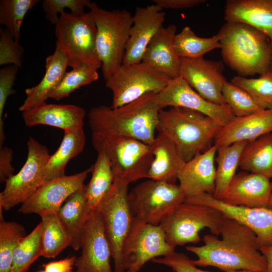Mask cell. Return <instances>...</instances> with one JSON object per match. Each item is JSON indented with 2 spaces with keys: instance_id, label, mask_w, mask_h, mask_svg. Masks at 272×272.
Segmentation results:
<instances>
[{
  "instance_id": "6da1fadb",
  "label": "cell",
  "mask_w": 272,
  "mask_h": 272,
  "mask_svg": "<svg viewBox=\"0 0 272 272\" xmlns=\"http://www.w3.org/2000/svg\"><path fill=\"white\" fill-rule=\"evenodd\" d=\"M221 239L213 234L203 237L202 246H187L197 256L196 266L216 267L225 272H265V258L259 250L254 232L247 226L225 216L220 229Z\"/></svg>"
},
{
  "instance_id": "7a4b0ae2",
  "label": "cell",
  "mask_w": 272,
  "mask_h": 272,
  "mask_svg": "<svg viewBox=\"0 0 272 272\" xmlns=\"http://www.w3.org/2000/svg\"><path fill=\"white\" fill-rule=\"evenodd\" d=\"M161 108L158 93H150L119 107L100 105L88 114L92 133L123 136L151 146Z\"/></svg>"
},
{
  "instance_id": "3957f363",
  "label": "cell",
  "mask_w": 272,
  "mask_h": 272,
  "mask_svg": "<svg viewBox=\"0 0 272 272\" xmlns=\"http://www.w3.org/2000/svg\"><path fill=\"white\" fill-rule=\"evenodd\" d=\"M218 32L223 59L238 76L261 75L270 70L272 41L265 34L240 22H226Z\"/></svg>"
},
{
  "instance_id": "277c9868",
  "label": "cell",
  "mask_w": 272,
  "mask_h": 272,
  "mask_svg": "<svg viewBox=\"0 0 272 272\" xmlns=\"http://www.w3.org/2000/svg\"><path fill=\"white\" fill-rule=\"evenodd\" d=\"M223 126L198 111L173 107L160 110L157 130L172 141L187 162L213 146Z\"/></svg>"
},
{
  "instance_id": "5b68a950",
  "label": "cell",
  "mask_w": 272,
  "mask_h": 272,
  "mask_svg": "<svg viewBox=\"0 0 272 272\" xmlns=\"http://www.w3.org/2000/svg\"><path fill=\"white\" fill-rule=\"evenodd\" d=\"M97 27L96 49L105 80L122 64L132 25L126 10L108 11L90 2L88 6Z\"/></svg>"
},
{
  "instance_id": "8992f818",
  "label": "cell",
  "mask_w": 272,
  "mask_h": 272,
  "mask_svg": "<svg viewBox=\"0 0 272 272\" xmlns=\"http://www.w3.org/2000/svg\"><path fill=\"white\" fill-rule=\"evenodd\" d=\"M92 145L97 153L109 159L114 179L128 184L147 178L153 159L151 146L123 136L92 133Z\"/></svg>"
},
{
  "instance_id": "52a82bcc",
  "label": "cell",
  "mask_w": 272,
  "mask_h": 272,
  "mask_svg": "<svg viewBox=\"0 0 272 272\" xmlns=\"http://www.w3.org/2000/svg\"><path fill=\"white\" fill-rule=\"evenodd\" d=\"M55 35L56 46L66 56L69 66L101 67L96 49L97 27L91 12L82 15L61 12L55 24Z\"/></svg>"
},
{
  "instance_id": "ba28073f",
  "label": "cell",
  "mask_w": 272,
  "mask_h": 272,
  "mask_svg": "<svg viewBox=\"0 0 272 272\" xmlns=\"http://www.w3.org/2000/svg\"><path fill=\"white\" fill-rule=\"evenodd\" d=\"M225 215L218 209L204 205L184 201L161 222L167 241L171 245L198 243L199 232L205 228L212 234L220 235Z\"/></svg>"
},
{
  "instance_id": "9c48e42d",
  "label": "cell",
  "mask_w": 272,
  "mask_h": 272,
  "mask_svg": "<svg viewBox=\"0 0 272 272\" xmlns=\"http://www.w3.org/2000/svg\"><path fill=\"white\" fill-rule=\"evenodd\" d=\"M128 185L114 179L111 188L95 209L101 215L111 246L113 272L126 271L122 260V248L133 219L128 201Z\"/></svg>"
},
{
  "instance_id": "30bf717a",
  "label": "cell",
  "mask_w": 272,
  "mask_h": 272,
  "mask_svg": "<svg viewBox=\"0 0 272 272\" xmlns=\"http://www.w3.org/2000/svg\"><path fill=\"white\" fill-rule=\"evenodd\" d=\"M185 198L179 185L149 179L136 185L128 194L133 218L155 225H160Z\"/></svg>"
},
{
  "instance_id": "8fae6325",
  "label": "cell",
  "mask_w": 272,
  "mask_h": 272,
  "mask_svg": "<svg viewBox=\"0 0 272 272\" xmlns=\"http://www.w3.org/2000/svg\"><path fill=\"white\" fill-rule=\"evenodd\" d=\"M171 79L141 61L122 64L106 81L112 93L111 107H119L150 93H158Z\"/></svg>"
},
{
  "instance_id": "7c38bea8",
  "label": "cell",
  "mask_w": 272,
  "mask_h": 272,
  "mask_svg": "<svg viewBox=\"0 0 272 272\" xmlns=\"http://www.w3.org/2000/svg\"><path fill=\"white\" fill-rule=\"evenodd\" d=\"M27 159L20 170L5 181L0 207L8 211L27 201L44 183L50 155L47 148L32 137L27 142Z\"/></svg>"
},
{
  "instance_id": "4fadbf2b",
  "label": "cell",
  "mask_w": 272,
  "mask_h": 272,
  "mask_svg": "<svg viewBox=\"0 0 272 272\" xmlns=\"http://www.w3.org/2000/svg\"><path fill=\"white\" fill-rule=\"evenodd\" d=\"M175 249L167 241L160 225L133 218L122 248V263L126 271L138 272L148 261L168 255L175 251Z\"/></svg>"
},
{
  "instance_id": "5bb4252c",
  "label": "cell",
  "mask_w": 272,
  "mask_h": 272,
  "mask_svg": "<svg viewBox=\"0 0 272 272\" xmlns=\"http://www.w3.org/2000/svg\"><path fill=\"white\" fill-rule=\"evenodd\" d=\"M81 253L77 257L76 272H113L112 251L101 215L97 210L90 213L82 236Z\"/></svg>"
},
{
  "instance_id": "9a60e30c",
  "label": "cell",
  "mask_w": 272,
  "mask_h": 272,
  "mask_svg": "<svg viewBox=\"0 0 272 272\" xmlns=\"http://www.w3.org/2000/svg\"><path fill=\"white\" fill-rule=\"evenodd\" d=\"M184 201L215 208L226 217L247 226L255 234L260 251L272 246V209L232 206L207 193L187 197Z\"/></svg>"
},
{
  "instance_id": "2e32d148",
  "label": "cell",
  "mask_w": 272,
  "mask_h": 272,
  "mask_svg": "<svg viewBox=\"0 0 272 272\" xmlns=\"http://www.w3.org/2000/svg\"><path fill=\"white\" fill-rule=\"evenodd\" d=\"M92 165L87 169L71 175L44 182L24 203L18 212L22 214H36L40 216L57 213L66 199L84 185Z\"/></svg>"
},
{
  "instance_id": "e0dca14e",
  "label": "cell",
  "mask_w": 272,
  "mask_h": 272,
  "mask_svg": "<svg viewBox=\"0 0 272 272\" xmlns=\"http://www.w3.org/2000/svg\"><path fill=\"white\" fill-rule=\"evenodd\" d=\"M222 61L199 58H180L181 76L206 100L219 105L226 104L222 91L227 81Z\"/></svg>"
},
{
  "instance_id": "ac0fdd59",
  "label": "cell",
  "mask_w": 272,
  "mask_h": 272,
  "mask_svg": "<svg viewBox=\"0 0 272 272\" xmlns=\"http://www.w3.org/2000/svg\"><path fill=\"white\" fill-rule=\"evenodd\" d=\"M158 97L162 109L167 107H179L197 111L223 126L235 117L227 104H217L206 100L180 76L171 79L158 93Z\"/></svg>"
},
{
  "instance_id": "d6986e66",
  "label": "cell",
  "mask_w": 272,
  "mask_h": 272,
  "mask_svg": "<svg viewBox=\"0 0 272 272\" xmlns=\"http://www.w3.org/2000/svg\"><path fill=\"white\" fill-rule=\"evenodd\" d=\"M156 4L137 7L132 16V25L126 45L122 64L142 61L149 44L163 27L165 13Z\"/></svg>"
},
{
  "instance_id": "ffe728a7",
  "label": "cell",
  "mask_w": 272,
  "mask_h": 272,
  "mask_svg": "<svg viewBox=\"0 0 272 272\" xmlns=\"http://www.w3.org/2000/svg\"><path fill=\"white\" fill-rule=\"evenodd\" d=\"M269 178L247 171L236 174L221 200L235 206L268 208L271 194Z\"/></svg>"
},
{
  "instance_id": "44dd1931",
  "label": "cell",
  "mask_w": 272,
  "mask_h": 272,
  "mask_svg": "<svg viewBox=\"0 0 272 272\" xmlns=\"http://www.w3.org/2000/svg\"><path fill=\"white\" fill-rule=\"evenodd\" d=\"M217 148L214 144L206 152L185 162L181 168L177 180L185 197L204 193L213 195L215 189V160Z\"/></svg>"
},
{
  "instance_id": "7402d4cb",
  "label": "cell",
  "mask_w": 272,
  "mask_h": 272,
  "mask_svg": "<svg viewBox=\"0 0 272 272\" xmlns=\"http://www.w3.org/2000/svg\"><path fill=\"white\" fill-rule=\"evenodd\" d=\"M272 132V109H263L253 114L234 117L223 126L214 145L217 147L237 142L253 141Z\"/></svg>"
},
{
  "instance_id": "603a6c76",
  "label": "cell",
  "mask_w": 272,
  "mask_h": 272,
  "mask_svg": "<svg viewBox=\"0 0 272 272\" xmlns=\"http://www.w3.org/2000/svg\"><path fill=\"white\" fill-rule=\"evenodd\" d=\"M176 26H164L147 46L142 61L170 79L179 76L180 58L174 46Z\"/></svg>"
},
{
  "instance_id": "cb8c5ba5",
  "label": "cell",
  "mask_w": 272,
  "mask_h": 272,
  "mask_svg": "<svg viewBox=\"0 0 272 272\" xmlns=\"http://www.w3.org/2000/svg\"><path fill=\"white\" fill-rule=\"evenodd\" d=\"M85 110L72 104H54L46 102L22 112L25 125L29 127L46 125L65 131L84 127Z\"/></svg>"
},
{
  "instance_id": "d4e9b609",
  "label": "cell",
  "mask_w": 272,
  "mask_h": 272,
  "mask_svg": "<svg viewBox=\"0 0 272 272\" xmlns=\"http://www.w3.org/2000/svg\"><path fill=\"white\" fill-rule=\"evenodd\" d=\"M224 16L226 22L247 24L272 41V0H228Z\"/></svg>"
},
{
  "instance_id": "484cf974",
  "label": "cell",
  "mask_w": 272,
  "mask_h": 272,
  "mask_svg": "<svg viewBox=\"0 0 272 272\" xmlns=\"http://www.w3.org/2000/svg\"><path fill=\"white\" fill-rule=\"evenodd\" d=\"M68 66L66 56L56 46L53 53L45 59L43 77L37 85L25 90L26 97L19 110L23 112L45 103L61 82Z\"/></svg>"
},
{
  "instance_id": "4316f807",
  "label": "cell",
  "mask_w": 272,
  "mask_h": 272,
  "mask_svg": "<svg viewBox=\"0 0 272 272\" xmlns=\"http://www.w3.org/2000/svg\"><path fill=\"white\" fill-rule=\"evenodd\" d=\"M151 148L153 159L147 178L175 184L185 163L176 147L166 134L159 132Z\"/></svg>"
},
{
  "instance_id": "83f0119b",
  "label": "cell",
  "mask_w": 272,
  "mask_h": 272,
  "mask_svg": "<svg viewBox=\"0 0 272 272\" xmlns=\"http://www.w3.org/2000/svg\"><path fill=\"white\" fill-rule=\"evenodd\" d=\"M90 212L85 184L71 194L57 212L70 236V246L75 251L81 248L82 236Z\"/></svg>"
},
{
  "instance_id": "f1b7e54d",
  "label": "cell",
  "mask_w": 272,
  "mask_h": 272,
  "mask_svg": "<svg viewBox=\"0 0 272 272\" xmlns=\"http://www.w3.org/2000/svg\"><path fill=\"white\" fill-rule=\"evenodd\" d=\"M85 142L84 127L64 131L59 147L48 159L44 182L65 176L67 163L83 151Z\"/></svg>"
},
{
  "instance_id": "f546056e",
  "label": "cell",
  "mask_w": 272,
  "mask_h": 272,
  "mask_svg": "<svg viewBox=\"0 0 272 272\" xmlns=\"http://www.w3.org/2000/svg\"><path fill=\"white\" fill-rule=\"evenodd\" d=\"M239 166L245 171L272 178V132L247 143Z\"/></svg>"
},
{
  "instance_id": "4dcf8cb0",
  "label": "cell",
  "mask_w": 272,
  "mask_h": 272,
  "mask_svg": "<svg viewBox=\"0 0 272 272\" xmlns=\"http://www.w3.org/2000/svg\"><path fill=\"white\" fill-rule=\"evenodd\" d=\"M248 142H237L217 147L215 189L213 196L222 200L239 165L243 150Z\"/></svg>"
},
{
  "instance_id": "1f68e13d",
  "label": "cell",
  "mask_w": 272,
  "mask_h": 272,
  "mask_svg": "<svg viewBox=\"0 0 272 272\" xmlns=\"http://www.w3.org/2000/svg\"><path fill=\"white\" fill-rule=\"evenodd\" d=\"M41 221V256L54 258L70 246V236L60 221L57 213L42 215Z\"/></svg>"
},
{
  "instance_id": "d6a6232c",
  "label": "cell",
  "mask_w": 272,
  "mask_h": 272,
  "mask_svg": "<svg viewBox=\"0 0 272 272\" xmlns=\"http://www.w3.org/2000/svg\"><path fill=\"white\" fill-rule=\"evenodd\" d=\"M97 153L96 160L92 165L91 179L86 185V197L90 211L95 210L110 190L114 181L109 159L104 153Z\"/></svg>"
},
{
  "instance_id": "836d02e7",
  "label": "cell",
  "mask_w": 272,
  "mask_h": 272,
  "mask_svg": "<svg viewBox=\"0 0 272 272\" xmlns=\"http://www.w3.org/2000/svg\"><path fill=\"white\" fill-rule=\"evenodd\" d=\"M220 39L219 32L211 37H200L186 26L176 34L174 46L180 58H199L215 49L220 48Z\"/></svg>"
},
{
  "instance_id": "e575fe53",
  "label": "cell",
  "mask_w": 272,
  "mask_h": 272,
  "mask_svg": "<svg viewBox=\"0 0 272 272\" xmlns=\"http://www.w3.org/2000/svg\"><path fill=\"white\" fill-rule=\"evenodd\" d=\"M42 251L41 226L39 223L16 248L10 272H27Z\"/></svg>"
},
{
  "instance_id": "d590c367",
  "label": "cell",
  "mask_w": 272,
  "mask_h": 272,
  "mask_svg": "<svg viewBox=\"0 0 272 272\" xmlns=\"http://www.w3.org/2000/svg\"><path fill=\"white\" fill-rule=\"evenodd\" d=\"M38 0H1L0 24L6 26L15 40L19 42L21 28L27 13Z\"/></svg>"
},
{
  "instance_id": "8d00e7d4",
  "label": "cell",
  "mask_w": 272,
  "mask_h": 272,
  "mask_svg": "<svg viewBox=\"0 0 272 272\" xmlns=\"http://www.w3.org/2000/svg\"><path fill=\"white\" fill-rule=\"evenodd\" d=\"M98 69L84 64L66 72L60 83L50 94L49 98L60 101L80 87L97 81L99 78Z\"/></svg>"
},
{
  "instance_id": "74e56055",
  "label": "cell",
  "mask_w": 272,
  "mask_h": 272,
  "mask_svg": "<svg viewBox=\"0 0 272 272\" xmlns=\"http://www.w3.org/2000/svg\"><path fill=\"white\" fill-rule=\"evenodd\" d=\"M23 225L0 219V272H10L13 253L26 236Z\"/></svg>"
},
{
  "instance_id": "f35d334b",
  "label": "cell",
  "mask_w": 272,
  "mask_h": 272,
  "mask_svg": "<svg viewBox=\"0 0 272 272\" xmlns=\"http://www.w3.org/2000/svg\"><path fill=\"white\" fill-rule=\"evenodd\" d=\"M231 82L248 92L263 109H272V71L269 70L257 78L236 76Z\"/></svg>"
},
{
  "instance_id": "ab89813d",
  "label": "cell",
  "mask_w": 272,
  "mask_h": 272,
  "mask_svg": "<svg viewBox=\"0 0 272 272\" xmlns=\"http://www.w3.org/2000/svg\"><path fill=\"white\" fill-rule=\"evenodd\" d=\"M222 93L235 117L246 116L263 110L248 92L231 82L227 81L225 83Z\"/></svg>"
},
{
  "instance_id": "60d3db41",
  "label": "cell",
  "mask_w": 272,
  "mask_h": 272,
  "mask_svg": "<svg viewBox=\"0 0 272 272\" xmlns=\"http://www.w3.org/2000/svg\"><path fill=\"white\" fill-rule=\"evenodd\" d=\"M19 67L14 64L3 67L0 70V148L6 139L4 132V111L8 97L15 93L13 85Z\"/></svg>"
},
{
  "instance_id": "b9f144b4",
  "label": "cell",
  "mask_w": 272,
  "mask_h": 272,
  "mask_svg": "<svg viewBox=\"0 0 272 272\" xmlns=\"http://www.w3.org/2000/svg\"><path fill=\"white\" fill-rule=\"evenodd\" d=\"M24 49L16 41L10 32L0 28V65L14 64L19 68L22 66Z\"/></svg>"
},
{
  "instance_id": "7bdbcfd3",
  "label": "cell",
  "mask_w": 272,
  "mask_h": 272,
  "mask_svg": "<svg viewBox=\"0 0 272 272\" xmlns=\"http://www.w3.org/2000/svg\"><path fill=\"white\" fill-rule=\"evenodd\" d=\"M90 2L88 0H44L42 7L46 19L55 25L59 19L58 13L64 11L65 8L70 9L73 14L82 15L85 13V8L88 7Z\"/></svg>"
},
{
  "instance_id": "ee69618b",
  "label": "cell",
  "mask_w": 272,
  "mask_h": 272,
  "mask_svg": "<svg viewBox=\"0 0 272 272\" xmlns=\"http://www.w3.org/2000/svg\"><path fill=\"white\" fill-rule=\"evenodd\" d=\"M152 261L168 266L173 270V272H211L197 268L194 264L193 260L181 252L174 251L168 255L155 258L152 260ZM233 272L255 271L244 270Z\"/></svg>"
},
{
  "instance_id": "f6af8a7d",
  "label": "cell",
  "mask_w": 272,
  "mask_h": 272,
  "mask_svg": "<svg viewBox=\"0 0 272 272\" xmlns=\"http://www.w3.org/2000/svg\"><path fill=\"white\" fill-rule=\"evenodd\" d=\"M13 151L7 147L0 148V181L3 183L14 174L12 165Z\"/></svg>"
},
{
  "instance_id": "bcb514c9",
  "label": "cell",
  "mask_w": 272,
  "mask_h": 272,
  "mask_svg": "<svg viewBox=\"0 0 272 272\" xmlns=\"http://www.w3.org/2000/svg\"><path fill=\"white\" fill-rule=\"evenodd\" d=\"M162 10H179L190 8L206 2L205 0H153Z\"/></svg>"
},
{
  "instance_id": "7dc6e473",
  "label": "cell",
  "mask_w": 272,
  "mask_h": 272,
  "mask_svg": "<svg viewBox=\"0 0 272 272\" xmlns=\"http://www.w3.org/2000/svg\"><path fill=\"white\" fill-rule=\"evenodd\" d=\"M77 258L76 256L73 255L49 262L43 265L44 270L45 272H72Z\"/></svg>"
},
{
  "instance_id": "c3c4849f",
  "label": "cell",
  "mask_w": 272,
  "mask_h": 272,
  "mask_svg": "<svg viewBox=\"0 0 272 272\" xmlns=\"http://www.w3.org/2000/svg\"><path fill=\"white\" fill-rule=\"evenodd\" d=\"M260 251L266 261L267 267L265 272H272V246L263 249Z\"/></svg>"
},
{
  "instance_id": "681fc988",
  "label": "cell",
  "mask_w": 272,
  "mask_h": 272,
  "mask_svg": "<svg viewBox=\"0 0 272 272\" xmlns=\"http://www.w3.org/2000/svg\"><path fill=\"white\" fill-rule=\"evenodd\" d=\"M271 194L268 208L272 209V181H271Z\"/></svg>"
},
{
  "instance_id": "f907efd6",
  "label": "cell",
  "mask_w": 272,
  "mask_h": 272,
  "mask_svg": "<svg viewBox=\"0 0 272 272\" xmlns=\"http://www.w3.org/2000/svg\"><path fill=\"white\" fill-rule=\"evenodd\" d=\"M270 70L272 71V58H271V63H270Z\"/></svg>"
},
{
  "instance_id": "816d5d0a",
  "label": "cell",
  "mask_w": 272,
  "mask_h": 272,
  "mask_svg": "<svg viewBox=\"0 0 272 272\" xmlns=\"http://www.w3.org/2000/svg\"><path fill=\"white\" fill-rule=\"evenodd\" d=\"M39 272H45L44 270L43 271H39Z\"/></svg>"
},
{
  "instance_id": "f5cc1de1",
  "label": "cell",
  "mask_w": 272,
  "mask_h": 272,
  "mask_svg": "<svg viewBox=\"0 0 272 272\" xmlns=\"http://www.w3.org/2000/svg\"><path fill=\"white\" fill-rule=\"evenodd\" d=\"M125 272H130V271L129 270H126Z\"/></svg>"
}]
</instances>
